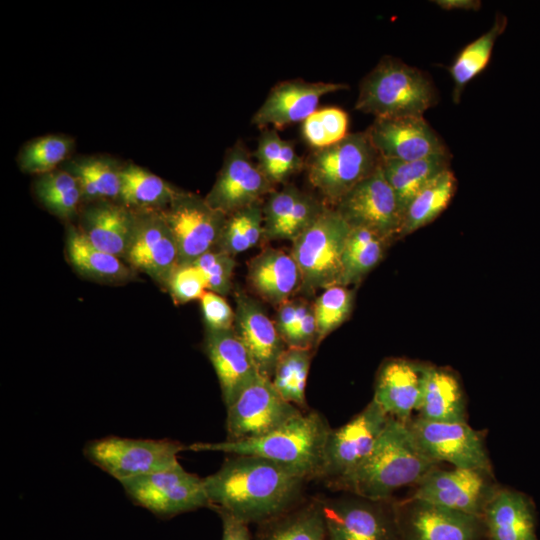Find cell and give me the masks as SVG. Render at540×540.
Segmentation results:
<instances>
[{
    "instance_id": "cell-1",
    "label": "cell",
    "mask_w": 540,
    "mask_h": 540,
    "mask_svg": "<svg viewBox=\"0 0 540 540\" xmlns=\"http://www.w3.org/2000/svg\"><path fill=\"white\" fill-rule=\"evenodd\" d=\"M203 479L209 508L222 509L248 525L265 523L297 506L308 482L255 455H231Z\"/></svg>"
},
{
    "instance_id": "cell-2",
    "label": "cell",
    "mask_w": 540,
    "mask_h": 540,
    "mask_svg": "<svg viewBox=\"0 0 540 540\" xmlns=\"http://www.w3.org/2000/svg\"><path fill=\"white\" fill-rule=\"evenodd\" d=\"M437 466L421 449L409 424L390 417L365 460L351 473L326 485L334 491L388 500L396 490L416 485Z\"/></svg>"
},
{
    "instance_id": "cell-3",
    "label": "cell",
    "mask_w": 540,
    "mask_h": 540,
    "mask_svg": "<svg viewBox=\"0 0 540 540\" xmlns=\"http://www.w3.org/2000/svg\"><path fill=\"white\" fill-rule=\"evenodd\" d=\"M330 430L331 427L321 413L308 410L256 439L241 442H199L187 446L186 449L260 456L282 465L307 481L319 480Z\"/></svg>"
},
{
    "instance_id": "cell-4",
    "label": "cell",
    "mask_w": 540,
    "mask_h": 540,
    "mask_svg": "<svg viewBox=\"0 0 540 540\" xmlns=\"http://www.w3.org/2000/svg\"><path fill=\"white\" fill-rule=\"evenodd\" d=\"M438 100L428 74L398 58L384 56L361 80L355 109L375 118L423 116Z\"/></svg>"
},
{
    "instance_id": "cell-5",
    "label": "cell",
    "mask_w": 540,
    "mask_h": 540,
    "mask_svg": "<svg viewBox=\"0 0 540 540\" xmlns=\"http://www.w3.org/2000/svg\"><path fill=\"white\" fill-rule=\"evenodd\" d=\"M380 162V155L363 131L348 133L333 145L313 150L305 160V170L310 184L333 207Z\"/></svg>"
},
{
    "instance_id": "cell-6",
    "label": "cell",
    "mask_w": 540,
    "mask_h": 540,
    "mask_svg": "<svg viewBox=\"0 0 540 540\" xmlns=\"http://www.w3.org/2000/svg\"><path fill=\"white\" fill-rule=\"evenodd\" d=\"M350 226L331 206L292 241L291 254L302 277L301 291L341 285L342 257Z\"/></svg>"
},
{
    "instance_id": "cell-7",
    "label": "cell",
    "mask_w": 540,
    "mask_h": 540,
    "mask_svg": "<svg viewBox=\"0 0 540 540\" xmlns=\"http://www.w3.org/2000/svg\"><path fill=\"white\" fill-rule=\"evenodd\" d=\"M186 446L170 439L107 436L90 440L83 448L87 460L119 482L158 472L178 463Z\"/></svg>"
},
{
    "instance_id": "cell-8",
    "label": "cell",
    "mask_w": 540,
    "mask_h": 540,
    "mask_svg": "<svg viewBox=\"0 0 540 540\" xmlns=\"http://www.w3.org/2000/svg\"><path fill=\"white\" fill-rule=\"evenodd\" d=\"M319 501L328 540H401L391 499L352 495Z\"/></svg>"
},
{
    "instance_id": "cell-9",
    "label": "cell",
    "mask_w": 540,
    "mask_h": 540,
    "mask_svg": "<svg viewBox=\"0 0 540 540\" xmlns=\"http://www.w3.org/2000/svg\"><path fill=\"white\" fill-rule=\"evenodd\" d=\"M120 484L135 504L161 517L210 507L204 479L185 470L179 462Z\"/></svg>"
},
{
    "instance_id": "cell-10",
    "label": "cell",
    "mask_w": 540,
    "mask_h": 540,
    "mask_svg": "<svg viewBox=\"0 0 540 540\" xmlns=\"http://www.w3.org/2000/svg\"><path fill=\"white\" fill-rule=\"evenodd\" d=\"M301 412L280 396L271 379L259 375L227 407L225 440L241 442L265 436Z\"/></svg>"
},
{
    "instance_id": "cell-11",
    "label": "cell",
    "mask_w": 540,
    "mask_h": 540,
    "mask_svg": "<svg viewBox=\"0 0 540 540\" xmlns=\"http://www.w3.org/2000/svg\"><path fill=\"white\" fill-rule=\"evenodd\" d=\"M390 417L371 400L344 425L330 430L319 480L326 484L354 471L371 452Z\"/></svg>"
},
{
    "instance_id": "cell-12",
    "label": "cell",
    "mask_w": 540,
    "mask_h": 540,
    "mask_svg": "<svg viewBox=\"0 0 540 540\" xmlns=\"http://www.w3.org/2000/svg\"><path fill=\"white\" fill-rule=\"evenodd\" d=\"M408 424L421 449L435 463L493 474L483 438L466 421L434 422L416 417Z\"/></svg>"
},
{
    "instance_id": "cell-13",
    "label": "cell",
    "mask_w": 540,
    "mask_h": 540,
    "mask_svg": "<svg viewBox=\"0 0 540 540\" xmlns=\"http://www.w3.org/2000/svg\"><path fill=\"white\" fill-rule=\"evenodd\" d=\"M333 208L350 227L370 229L391 241L399 239L402 212L381 165Z\"/></svg>"
},
{
    "instance_id": "cell-14",
    "label": "cell",
    "mask_w": 540,
    "mask_h": 540,
    "mask_svg": "<svg viewBox=\"0 0 540 540\" xmlns=\"http://www.w3.org/2000/svg\"><path fill=\"white\" fill-rule=\"evenodd\" d=\"M498 488L494 474L437 466L416 484L410 498L483 517L487 503Z\"/></svg>"
},
{
    "instance_id": "cell-15",
    "label": "cell",
    "mask_w": 540,
    "mask_h": 540,
    "mask_svg": "<svg viewBox=\"0 0 540 540\" xmlns=\"http://www.w3.org/2000/svg\"><path fill=\"white\" fill-rule=\"evenodd\" d=\"M401 540H481L482 517L412 499L395 503Z\"/></svg>"
},
{
    "instance_id": "cell-16",
    "label": "cell",
    "mask_w": 540,
    "mask_h": 540,
    "mask_svg": "<svg viewBox=\"0 0 540 540\" xmlns=\"http://www.w3.org/2000/svg\"><path fill=\"white\" fill-rule=\"evenodd\" d=\"M163 218L175 239L179 264H191L218 245L227 215L213 209L206 200L177 195Z\"/></svg>"
},
{
    "instance_id": "cell-17",
    "label": "cell",
    "mask_w": 540,
    "mask_h": 540,
    "mask_svg": "<svg viewBox=\"0 0 540 540\" xmlns=\"http://www.w3.org/2000/svg\"><path fill=\"white\" fill-rule=\"evenodd\" d=\"M275 185L265 176L241 141L228 151L216 183L206 202L225 215L241 210L268 196Z\"/></svg>"
},
{
    "instance_id": "cell-18",
    "label": "cell",
    "mask_w": 540,
    "mask_h": 540,
    "mask_svg": "<svg viewBox=\"0 0 540 540\" xmlns=\"http://www.w3.org/2000/svg\"><path fill=\"white\" fill-rule=\"evenodd\" d=\"M366 133L381 159L413 161L450 154L423 116L375 118Z\"/></svg>"
},
{
    "instance_id": "cell-19",
    "label": "cell",
    "mask_w": 540,
    "mask_h": 540,
    "mask_svg": "<svg viewBox=\"0 0 540 540\" xmlns=\"http://www.w3.org/2000/svg\"><path fill=\"white\" fill-rule=\"evenodd\" d=\"M346 83L308 82L292 79L277 83L253 114L252 124L259 129H282L303 122L318 109L320 99L330 93L348 89Z\"/></svg>"
},
{
    "instance_id": "cell-20",
    "label": "cell",
    "mask_w": 540,
    "mask_h": 540,
    "mask_svg": "<svg viewBox=\"0 0 540 540\" xmlns=\"http://www.w3.org/2000/svg\"><path fill=\"white\" fill-rule=\"evenodd\" d=\"M204 350L217 375L222 399L227 408L261 374L233 328H206Z\"/></svg>"
},
{
    "instance_id": "cell-21",
    "label": "cell",
    "mask_w": 540,
    "mask_h": 540,
    "mask_svg": "<svg viewBox=\"0 0 540 540\" xmlns=\"http://www.w3.org/2000/svg\"><path fill=\"white\" fill-rule=\"evenodd\" d=\"M427 365L402 358L385 360L374 383V400L391 418L408 423L418 410Z\"/></svg>"
},
{
    "instance_id": "cell-22",
    "label": "cell",
    "mask_w": 540,
    "mask_h": 540,
    "mask_svg": "<svg viewBox=\"0 0 540 540\" xmlns=\"http://www.w3.org/2000/svg\"><path fill=\"white\" fill-rule=\"evenodd\" d=\"M233 330L249 351L260 374L271 379L287 346L261 303L243 291L236 293Z\"/></svg>"
},
{
    "instance_id": "cell-23",
    "label": "cell",
    "mask_w": 540,
    "mask_h": 540,
    "mask_svg": "<svg viewBox=\"0 0 540 540\" xmlns=\"http://www.w3.org/2000/svg\"><path fill=\"white\" fill-rule=\"evenodd\" d=\"M247 282L260 299L276 308L302 287L301 273L291 252L271 247L250 259Z\"/></svg>"
},
{
    "instance_id": "cell-24",
    "label": "cell",
    "mask_w": 540,
    "mask_h": 540,
    "mask_svg": "<svg viewBox=\"0 0 540 540\" xmlns=\"http://www.w3.org/2000/svg\"><path fill=\"white\" fill-rule=\"evenodd\" d=\"M482 518L488 540H538L534 502L518 490L499 487Z\"/></svg>"
},
{
    "instance_id": "cell-25",
    "label": "cell",
    "mask_w": 540,
    "mask_h": 540,
    "mask_svg": "<svg viewBox=\"0 0 540 540\" xmlns=\"http://www.w3.org/2000/svg\"><path fill=\"white\" fill-rule=\"evenodd\" d=\"M126 256L134 267L167 283L179 264V255L164 218L136 227Z\"/></svg>"
},
{
    "instance_id": "cell-26",
    "label": "cell",
    "mask_w": 540,
    "mask_h": 540,
    "mask_svg": "<svg viewBox=\"0 0 540 540\" xmlns=\"http://www.w3.org/2000/svg\"><path fill=\"white\" fill-rule=\"evenodd\" d=\"M418 417L434 422L466 421V403L456 375L427 365Z\"/></svg>"
},
{
    "instance_id": "cell-27",
    "label": "cell",
    "mask_w": 540,
    "mask_h": 540,
    "mask_svg": "<svg viewBox=\"0 0 540 540\" xmlns=\"http://www.w3.org/2000/svg\"><path fill=\"white\" fill-rule=\"evenodd\" d=\"M451 154L434 155L413 161L381 159L382 171L392 187L403 213L410 201L431 180L450 169Z\"/></svg>"
},
{
    "instance_id": "cell-28",
    "label": "cell",
    "mask_w": 540,
    "mask_h": 540,
    "mask_svg": "<svg viewBox=\"0 0 540 540\" xmlns=\"http://www.w3.org/2000/svg\"><path fill=\"white\" fill-rule=\"evenodd\" d=\"M256 540H328L319 499L259 524Z\"/></svg>"
},
{
    "instance_id": "cell-29",
    "label": "cell",
    "mask_w": 540,
    "mask_h": 540,
    "mask_svg": "<svg viewBox=\"0 0 540 540\" xmlns=\"http://www.w3.org/2000/svg\"><path fill=\"white\" fill-rule=\"evenodd\" d=\"M391 240L362 227H350L342 257L341 285H357L383 259Z\"/></svg>"
},
{
    "instance_id": "cell-30",
    "label": "cell",
    "mask_w": 540,
    "mask_h": 540,
    "mask_svg": "<svg viewBox=\"0 0 540 540\" xmlns=\"http://www.w3.org/2000/svg\"><path fill=\"white\" fill-rule=\"evenodd\" d=\"M456 184L454 173L448 169L421 189L403 213L399 238L434 221L449 205L456 191Z\"/></svg>"
},
{
    "instance_id": "cell-31",
    "label": "cell",
    "mask_w": 540,
    "mask_h": 540,
    "mask_svg": "<svg viewBox=\"0 0 540 540\" xmlns=\"http://www.w3.org/2000/svg\"><path fill=\"white\" fill-rule=\"evenodd\" d=\"M507 23V17L498 13L491 28L467 44L454 59L448 71L453 80L455 104L460 102L467 84L488 65L496 40L505 31Z\"/></svg>"
},
{
    "instance_id": "cell-32",
    "label": "cell",
    "mask_w": 540,
    "mask_h": 540,
    "mask_svg": "<svg viewBox=\"0 0 540 540\" xmlns=\"http://www.w3.org/2000/svg\"><path fill=\"white\" fill-rule=\"evenodd\" d=\"M135 227L128 213L115 206L92 210L87 218V230L83 234L98 249L122 256L127 254Z\"/></svg>"
},
{
    "instance_id": "cell-33",
    "label": "cell",
    "mask_w": 540,
    "mask_h": 540,
    "mask_svg": "<svg viewBox=\"0 0 540 540\" xmlns=\"http://www.w3.org/2000/svg\"><path fill=\"white\" fill-rule=\"evenodd\" d=\"M311 358V349L287 347L279 357L271 378L280 396L302 411H308L305 391Z\"/></svg>"
},
{
    "instance_id": "cell-34",
    "label": "cell",
    "mask_w": 540,
    "mask_h": 540,
    "mask_svg": "<svg viewBox=\"0 0 540 540\" xmlns=\"http://www.w3.org/2000/svg\"><path fill=\"white\" fill-rule=\"evenodd\" d=\"M263 238L261 201L227 215L218 247L220 251L234 256L256 246Z\"/></svg>"
},
{
    "instance_id": "cell-35",
    "label": "cell",
    "mask_w": 540,
    "mask_h": 540,
    "mask_svg": "<svg viewBox=\"0 0 540 540\" xmlns=\"http://www.w3.org/2000/svg\"><path fill=\"white\" fill-rule=\"evenodd\" d=\"M67 253L71 263L83 274L104 279L126 275V269L117 256L98 249L83 233L76 230L68 234Z\"/></svg>"
},
{
    "instance_id": "cell-36",
    "label": "cell",
    "mask_w": 540,
    "mask_h": 540,
    "mask_svg": "<svg viewBox=\"0 0 540 540\" xmlns=\"http://www.w3.org/2000/svg\"><path fill=\"white\" fill-rule=\"evenodd\" d=\"M354 300V290L342 285L328 287L316 298L313 303L317 326L315 347L348 320Z\"/></svg>"
},
{
    "instance_id": "cell-37",
    "label": "cell",
    "mask_w": 540,
    "mask_h": 540,
    "mask_svg": "<svg viewBox=\"0 0 540 540\" xmlns=\"http://www.w3.org/2000/svg\"><path fill=\"white\" fill-rule=\"evenodd\" d=\"M120 173V196L126 203L150 205L174 200L177 195L160 177L137 166Z\"/></svg>"
},
{
    "instance_id": "cell-38",
    "label": "cell",
    "mask_w": 540,
    "mask_h": 540,
    "mask_svg": "<svg viewBox=\"0 0 540 540\" xmlns=\"http://www.w3.org/2000/svg\"><path fill=\"white\" fill-rule=\"evenodd\" d=\"M348 114L338 107L315 111L302 122V136L314 149L333 145L348 134Z\"/></svg>"
},
{
    "instance_id": "cell-39",
    "label": "cell",
    "mask_w": 540,
    "mask_h": 540,
    "mask_svg": "<svg viewBox=\"0 0 540 540\" xmlns=\"http://www.w3.org/2000/svg\"><path fill=\"white\" fill-rule=\"evenodd\" d=\"M71 149L61 136H45L29 143L20 156L21 166L29 172H47L59 164Z\"/></svg>"
},
{
    "instance_id": "cell-40",
    "label": "cell",
    "mask_w": 540,
    "mask_h": 540,
    "mask_svg": "<svg viewBox=\"0 0 540 540\" xmlns=\"http://www.w3.org/2000/svg\"><path fill=\"white\" fill-rule=\"evenodd\" d=\"M80 189L89 197L120 195L121 179L108 164L100 160L80 163L75 168Z\"/></svg>"
},
{
    "instance_id": "cell-41",
    "label": "cell",
    "mask_w": 540,
    "mask_h": 540,
    "mask_svg": "<svg viewBox=\"0 0 540 540\" xmlns=\"http://www.w3.org/2000/svg\"><path fill=\"white\" fill-rule=\"evenodd\" d=\"M192 264L203 276L208 291L221 296L230 292L236 267L232 255L220 250H211L201 255Z\"/></svg>"
},
{
    "instance_id": "cell-42",
    "label": "cell",
    "mask_w": 540,
    "mask_h": 540,
    "mask_svg": "<svg viewBox=\"0 0 540 540\" xmlns=\"http://www.w3.org/2000/svg\"><path fill=\"white\" fill-rule=\"evenodd\" d=\"M327 206L325 201L302 192L272 241L290 240L292 242L320 216Z\"/></svg>"
},
{
    "instance_id": "cell-43",
    "label": "cell",
    "mask_w": 540,
    "mask_h": 540,
    "mask_svg": "<svg viewBox=\"0 0 540 540\" xmlns=\"http://www.w3.org/2000/svg\"><path fill=\"white\" fill-rule=\"evenodd\" d=\"M301 191L297 186L286 183L282 189L274 190L263 204L264 238L272 241L292 207L299 199Z\"/></svg>"
},
{
    "instance_id": "cell-44",
    "label": "cell",
    "mask_w": 540,
    "mask_h": 540,
    "mask_svg": "<svg viewBox=\"0 0 540 540\" xmlns=\"http://www.w3.org/2000/svg\"><path fill=\"white\" fill-rule=\"evenodd\" d=\"M167 284L178 303L200 299L207 289L203 276L192 263L178 264Z\"/></svg>"
},
{
    "instance_id": "cell-45",
    "label": "cell",
    "mask_w": 540,
    "mask_h": 540,
    "mask_svg": "<svg viewBox=\"0 0 540 540\" xmlns=\"http://www.w3.org/2000/svg\"><path fill=\"white\" fill-rule=\"evenodd\" d=\"M284 139L274 128L261 130L254 157L265 176L273 183ZM274 184V183H273ZM275 185V184H274Z\"/></svg>"
},
{
    "instance_id": "cell-46",
    "label": "cell",
    "mask_w": 540,
    "mask_h": 540,
    "mask_svg": "<svg viewBox=\"0 0 540 540\" xmlns=\"http://www.w3.org/2000/svg\"><path fill=\"white\" fill-rule=\"evenodd\" d=\"M201 308L207 329H232L235 311L232 310L223 296L212 291H206L200 298Z\"/></svg>"
},
{
    "instance_id": "cell-47",
    "label": "cell",
    "mask_w": 540,
    "mask_h": 540,
    "mask_svg": "<svg viewBox=\"0 0 540 540\" xmlns=\"http://www.w3.org/2000/svg\"><path fill=\"white\" fill-rule=\"evenodd\" d=\"M317 326L313 304L302 300L299 317L284 342L289 348L312 349L316 345Z\"/></svg>"
},
{
    "instance_id": "cell-48",
    "label": "cell",
    "mask_w": 540,
    "mask_h": 540,
    "mask_svg": "<svg viewBox=\"0 0 540 540\" xmlns=\"http://www.w3.org/2000/svg\"><path fill=\"white\" fill-rule=\"evenodd\" d=\"M79 186L77 178L66 172L48 173L36 185L38 197L42 200Z\"/></svg>"
},
{
    "instance_id": "cell-49",
    "label": "cell",
    "mask_w": 540,
    "mask_h": 540,
    "mask_svg": "<svg viewBox=\"0 0 540 540\" xmlns=\"http://www.w3.org/2000/svg\"><path fill=\"white\" fill-rule=\"evenodd\" d=\"M301 304L302 299H290L276 308L274 322L283 341L292 331L299 317Z\"/></svg>"
},
{
    "instance_id": "cell-50",
    "label": "cell",
    "mask_w": 540,
    "mask_h": 540,
    "mask_svg": "<svg viewBox=\"0 0 540 540\" xmlns=\"http://www.w3.org/2000/svg\"><path fill=\"white\" fill-rule=\"evenodd\" d=\"M80 199V187L58 193L48 197L42 202L54 213L60 216H69L78 205Z\"/></svg>"
},
{
    "instance_id": "cell-51",
    "label": "cell",
    "mask_w": 540,
    "mask_h": 540,
    "mask_svg": "<svg viewBox=\"0 0 540 540\" xmlns=\"http://www.w3.org/2000/svg\"><path fill=\"white\" fill-rule=\"evenodd\" d=\"M222 521L221 540H252L248 524L238 520L228 512L214 508Z\"/></svg>"
},
{
    "instance_id": "cell-52",
    "label": "cell",
    "mask_w": 540,
    "mask_h": 540,
    "mask_svg": "<svg viewBox=\"0 0 540 540\" xmlns=\"http://www.w3.org/2000/svg\"><path fill=\"white\" fill-rule=\"evenodd\" d=\"M444 10H474L481 7V1L478 0H435L433 1Z\"/></svg>"
}]
</instances>
